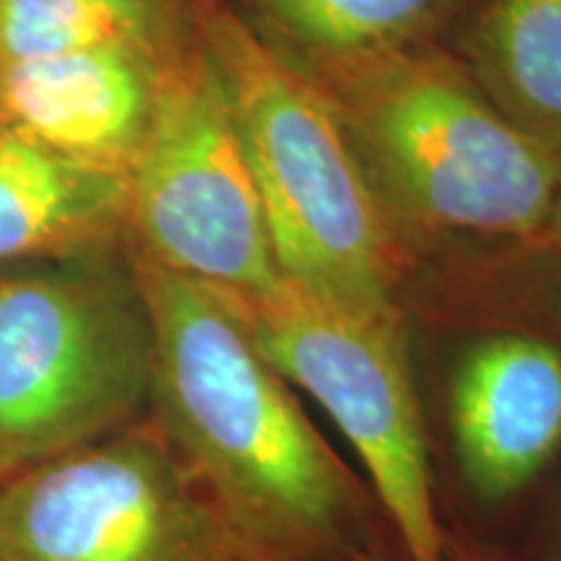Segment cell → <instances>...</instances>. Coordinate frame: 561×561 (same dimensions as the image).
Masks as SVG:
<instances>
[{
  "label": "cell",
  "instance_id": "obj_1",
  "mask_svg": "<svg viewBox=\"0 0 561 561\" xmlns=\"http://www.w3.org/2000/svg\"><path fill=\"white\" fill-rule=\"evenodd\" d=\"M130 255L153 331L151 416L182 458L271 561H362L380 507L299 409L240 307Z\"/></svg>",
  "mask_w": 561,
  "mask_h": 561
},
{
  "label": "cell",
  "instance_id": "obj_2",
  "mask_svg": "<svg viewBox=\"0 0 561 561\" xmlns=\"http://www.w3.org/2000/svg\"><path fill=\"white\" fill-rule=\"evenodd\" d=\"M294 66L346 130L409 284L421 261L515 276L543 255L561 164L483 94L450 45Z\"/></svg>",
  "mask_w": 561,
  "mask_h": 561
},
{
  "label": "cell",
  "instance_id": "obj_3",
  "mask_svg": "<svg viewBox=\"0 0 561 561\" xmlns=\"http://www.w3.org/2000/svg\"><path fill=\"white\" fill-rule=\"evenodd\" d=\"M185 3L229 91L280 276L405 320L409 261L322 91L229 0Z\"/></svg>",
  "mask_w": 561,
  "mask_h": 561
},
{
  "label": "cell",
  "instance_id": "obj_4",
  "mask_svg": "<svg viewBox=\"0 0 561 561\" xmlns=\"http://www.w3.org/2000/svg\"><path fill=\"white\" fill-rule=\"evenodd\" d=\"M151 388L128 240L0 265V483L144 419Z\"/></svg>",
  "mask_w": 561,
  "mask_h": 561
},
{
  "label": "cell",
  "instance_id": "obj_5",
  "mask_svg": "<svg viewBox=\"0 0 561 561\" xmlns=\"http://www.w3.org/2000/svg\"><path fill=\"white\" fill-rule=\"evenodd\" d=\"M125 240L234 299L284 278L229 91L193 19L159 60L151 121L125 180Z\"/></svg>",
  "mask_w": 561,
  "mask_h": 561
},
{
  "label": "cell",
  "instance_id": "obj_6",
  "mask_svg": "<svg viewBox=\"0 0 561 561\" xmlns=\"http://www.w3.org/2000/svg\"><path fill=\"white\" fill-rule=\"evenodd\" d=\"M0 561H271L151 411L0 483Z\"/></svg>",
  "mask_w": 561,
  "mask_h": 561
},
{
  "label": "cell",
  "instance_id": "obj_7",
  "mask_svg": "<svg viewBox=\"0 0 561 561\" xmlns=\"http://www.w3.org/2000/svg\"><path fill=\"white\" fill-rule=\"evenodd\" d=\"M229 299L265 359L286 382L310 392L359 455L371 496L405 559L445 561L447 530L434 494L405 320L346 310L289 278L257 297Z\"/></svg>",
  "mask_w": 561,
  "mask_h": 561
},
{
  "label": "cell",
  "instance_id": "obj_8",
  "mask_svg": "<svg viewBox=\"0 0 561 561\" xmlns=\"http://www.w3.org/2000/svg\"><path fill=\"white\" fill-rule=\"evenodd\" d=\"M447 424L462 486L502 510L561 473V331L494 320L455 356Z\"/></svg>",
  "mask_w": 561,
  "mask_h": 561
},
{
  "label": "cell",
  "instance_id": "obj_9",
  "mask_svg": "<svg viewBox=\"0 0 561 561\" xmlns=\"http://www.w3.org/2000/svg\"><path fill=\"white\" fill-rule=\"evenodd\" d=\"M164 53L100 47L0 62V121L76 164L128 180Z\"/></svg>",
  "mask_w": 561,
  "mask_h": 561
},
{
  "label": "cell",
  "instance_id": "obj_10",
  "mask_svg": "<svg viewBox=\"0 0 561 561\" xmlns=\"http://www.w3.org/2000/svg\"><path fill=\"white\" fill-rule=\"evenodd\" d=\"M125 242V178L0 121V265Z\"/></svg>",
  "mask_w": 561,
  "mask_h": 561
},
{
  "label": "cell",
  "instance_id": "obj_11",
  "mask_svg": "<svg viewBox=\"0 0 561 561\" xmlns=\"http://www.w3.org/2000/svg\"><path fill=\"white\" fill-rule=\"evenodd\" d=\"M447 45L483 94L561 164V0H476Z\"/></svg>",
  "mask_w": 561,
  "mask_h": 561
},
{
  "label": "cell",
  "instance_id": "obj_12",
  "mask_svg": "<svg viewBox=\"0 0 561 561\" xmlns=\"http://www.w3.org/2000/svg\"><path fill=\"white\" fill-rule=\"evenodd\" d=\"M244 16L294 62L439 45L476 0H242Z\"/></svg>",
  "mask_w": 561,
  "mask_h": 561
},
{
  "label": "cell",
  "instance_id": "obj_13",
  "mask_svg": "<svg viewBox=\"0 0 561 561\" xmlns=\"http://www.w3.org/2000/svg\"><path fill=\"white\" fill-rule=\"evenodd\" d=\"M187 26L185 0H0V62L100 47L164 53Z\"/></svg>",
  "mask_w": 561,
  "mask_h": 561
},
{
  "label": "cell",
  "instance_id": "obj_14",
  "mask_svg": "<svg viewBox=\"0 0 561 561\" xmlns=\"http://www.w3.org/2000/svg\"><path fill=\"white\" fill-rule=\"evenodd\" d=\"M445 561H515V559L504 557V553H500V551L481 549L479 543L468 541V538H460V536H455V533H447Z\"/></svg>",
  "mask_w": 561,
  "mask_h": 561
},
{
  "label": "cell",
  "instance_id": "obj_15",
  "mask_svg": "<svg viewBox=\"0 0 561 561\" xmlns=\"http://www.w3.org/2000/svg\"><path fill=\"white\" fill-rule=\"evenodd\" d=\"M541 561H561V479L557 489V500H553L549 528H546V538L541 546Z\"/></svg>",
  "mask_w": 561,
  "mask_h": 561
},
{
  "label": "cell",
  "instance_id": "obj_16",
  "mask_svg": "<svg viewBox=\"0 0 561 561\" xmlns=\"http://www.w3.org/2000/svg\"><path fill=\"white\" fill-rule=\"evenodd\" d=\"M549 255H551L553 271H557L559 289H561V198H559L557 210H553L551 229H549Z\"/></svg>",
  "mask_w": 561,
  "mask_h": 561
},
{
  "label": "cell",
  "instance_id": "obj_17",
  "mask_svg": "<svg viewBox=\"0 0 561 561\" xmlns=\"http://www.w3.org/2000/svg\"><path fill=\"white\" fill-rule=\"evenodd\" d=\"M362 561H390L388 557H385V551L380 549V546H375V549H371L367 557H364Z\"/></svg>",
  "mask_w": 561,
  "mask_h": 561
}]
</instances>
